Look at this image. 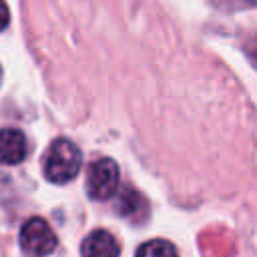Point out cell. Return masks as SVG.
<instances>
[{
  "label": "cell",
  "mask_w": 257,
  "mask_h": 257,
  "mask_svg": "<svg viewBox=\"0 0 257 257\" xmlns=\"http://www.w3.org/2000/svg\"><path fill=\"white\" fill-rule=\"evenodd\" d=\"M8 22H10V10H8L6 2L0 0V30H4L8 26Z\"/></svg>",
  "instance_id": "ba28073f"
},
{
  "label": "cell",
  "mask_w": 257,
  "mask_h": 257,
  "mask_svg": "<svg viewBox=\"0 0 257 257\" xmlns=\"http://www.w3.org/2000/svg\"><path fill=\"white\" fill-rule=\"evenodd\" d=\"M28 153L26 137L18 128H2L0 131V163L18 165L24 161Z\"/></svg>",
  "instance_id": "277c9868"
},
{
  "label": "cell",
  "mask_w": 257,
  "mask_h": 257,
  "mask_svg": "<svg viewBox=\"0 0 257 257\" xmlns=\"http://www.w3.org/2000/svg\"><path fill=\"white\" fill-rule=\"evenodd\" d=\"M0 78H2V68H0Z\"/></svg>",
  "instance_id": "9c48e42d"
},
{
  "label": "cell",
  "mask_w": 257,
  "mask_h": 257,
  "mask_svg": "<svg viewBox=\"0 0 257 257\" xmlns=\"http://www.w3.org/2000/svg\"><path fill=\"white\" fill-rule=\"evenodd\" d=\"M56 243L54 231L40 217L28 219L20 229V247L28 257H46L56 249Z\"/></svg>",
  "instance_id": "3957f363"
},
{
  "label": "cell",
  "mask_w": 257,
  "mask_h": 257,
  "mask_svg": "<svg viewBox=\"0 0 257 257\" xmlns=\"http://www.w3.org/2000/svg\"><path fill=\"white\" fill-rule=\"evenodd\" d=\"M118 165L104 157V159H98L94 161L90 167H88V173H86V193L90 199L94 201H106L114 195L116 187H118Z\"/></svg>",
  "instance_id": "7a4b0ae2"
},
{
  "label": "cell",
  "mask_w": 257,
  "mask_h": 257,
  "mask_svg": "<svg viewBox=\"0 0 257 257\" xmlns=\"http://www.w3.org/2000/svg\"><path fill=\"white\" fill-rule=\"evenodd\" d=\"M118 243L116 239L104 231V229H96L92 231L80 247L82 257H118Z\"/></svg>",
  "instance_id": "5b68a950"
},
{
  "label": "cell",
  "mask_w": 257,
  "mask_h": 257,
  "mask_svg": "<svg viewBox=\"0 0 257 257\" xmlns=\"http://www.w3.org/2000/svg\"><path fill=\"white\" fill-rule=\"evenodd\" d=\"M80 163L82 155L70 139H54L44 155V177L54 185L68 183L78 175Z\"/></svg>",
  "instance_id": "6da1fadb"
},
{
  "label": "cell",
  "mask_w": 257,
  "mask_h": 257,
  "mask_svg": "<svg viewBox=\"0 0 257 257\" xmlns=\"http://www.w3.org/2000/svg\"><path fill=\"white\" fill-rule=\"evenodd\" d=\"M139 205H143L141 195H139V193H135V191H128V189H126V191L118 197L116 213H120V215L128 217V215H133V213H135V209H137Z\"/></svg>",
  "instance_id": "52a82bcc"
},
{
  "label": "cell",
  "mask_w": 257,
  "mask_h": 257,
  "mask_svg": "<svg viewBox=\"0 0 257 257\" xmlns=\"http://www.w3.org/2000/svg\"><path fill=\"white\" fill-rule=\"evenodd\" d=\"M137 257H179V255L173 243L165 239H151L139 247Z\"/></svg>",
  "instance_id": "8992f818"
}]
</instances>
